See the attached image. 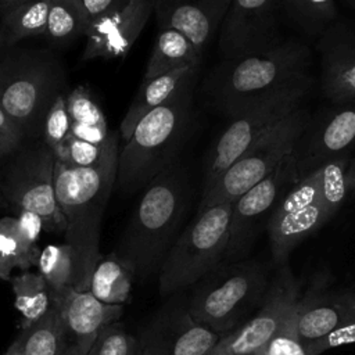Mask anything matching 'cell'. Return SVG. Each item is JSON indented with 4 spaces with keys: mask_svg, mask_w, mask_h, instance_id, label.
Wrapping results in <instances>:
<instances>
[{
    "mask_svg": "<svg viewBox=\"0 0 355 355\" xmlns=\"http://www.w3.org/2000/svg\"><path fill=\"white\" fill-rule=\"evenodd\" d=\"M329 219L319 200L298 211L270 216L266 232L273 262L279 268L286 265L291 251Z\"/></svg>",
    "mask_w": 355,
    "mask_h": 355,
    "instance_id": "21",
    "label": "cell"
},
{
    "mask_svg": "<svg viewBox=\"0 0 355 355\" xmlns=\"http://www.w3.org/2000/svg\"><path fill=\"white\" fill-rule=\"evenodd\" d=\"M351 7H354L355 8V0H345Z\"/></svg>",
    "mask_w": 355,
    "mask_h": 355,
    "instance_id": "45",
    "label": "cell"
},
{
    "mask_svg": "<svg viewBox=\"0 0 355 355\" xmlns=\"http://www.w3.org/2000/svg\"><path fill=\"white\" fill-rule=\"evenodd\" d=\"M355 147V98L333 103L316 119H311L294 154L302 176L318 169L326 161L351 153Z\"/></svg>",
    "mask_w": 355,
    "mask_h": 355,
    "instance_id": "14",
    "label": "cell"
},
{
    "mask_svg": "<svg viewBox=\"0 0 355 355\" xmlns=\"http://www.w3.org/2000/svg\"><path fill=\"white\" fill-rule=\"evenodd\" d=\"M300 297L298 280L287 265L280 266L257 312L222 336L208 355H254L291 316Z\"/></svg>",
    "mask_w": 355,
    "mask_h": 355,
    "instance_id": "12",
    "label": "cell"
},
{
    "mask_svg": "<svg viewBox=\"0 0 355 355\" xmlns=\"http://www.w3.org/2000/svg\"><path fill=\"white\" fill-rule=\"evenodd\" d=\"M26 1H29V0H0V14H3L6 11H8L10 8H14L19 4H24Z\"/></svg>",
    "mask_w": 355,
    "mask_h": 355,
    "instance_id": "44",
    "label": "cell"
},
{
    "mask_svg": "<svg viewBox=\"0 0 355 355\" xmlns=\"http://www.w3.org/2000/svg\"><path fill=\"white\" fill-rule=\"evenodd\" d=\"M301 179L294 151L279 166L232 204L229 243L223 262L244 258L262 227H266L282 197Z\"/></svg>",
    "mask_w": 355,
    "mask_h": 355,
    "instance_id": "11",
    "label": "cell"
},
{
    "mask_svg": "<svg viewBox=\"0 0 355 355\" xmlns=\"http://www.w3.org/2000/svg\"><path fill=\"white\" fill-rule=\"evenodd\" d=\"M89 355H143L140 340L112 323L98 336Z\"/></svg>",
    "mask_w": 355,
    "mask_h": 355,
    "instance_id": "35",
    "label": "cell"
},
{
    "mask_svg": "<svg viewBox=\"0 0 355 355\" xmlns=\"http://www.w3.org/2000/svg\"><path fill=\"white\" fill-rule=\"evenodd\" d=\"M50 1L51 0H29L3 12L0 18V36L3 43L12 46L25 37L46 33Z\"/></svg>",
    "mask_w": 355,
    "mask_h": 355,
    "instance_id": "27",
    "label": "cell"
},
{
    "mask_svg": "<svg viewBox=\"0 0 355 355\" xmlns=\"http://www.w3.org/2000/svg\"><path fill=\"white\" fill-rule=\"evenodd\" d=\"M293 19L309 33H323L337 18L336 0H284Z\"/></svg>",
    "mask_w": 355,
    "mask_h": 355,
    "instance_id": "33",
    "label": "cell"
},
{
    "mask_svg": "<svg viewBox=\"0 0 355 355\" xmlns=\"http://www.w3.org/2000/svg\"><path fill=\"white\" fill-rule=\"evenodd\" d=\"M3 355H25V351H24V341H22L21 333H19L18 337L11 343V345L7 348V351H6Z\"/></svg>",
    "mask_w": 355,
    "mask_h": 355,
    "instance_id": "42",
    "label": "cell"
},
{
    "mask_svg": "<svg viewBox=\"0 0 355 355\" xmlns=\"http://www.w3.org/2000/svg\"><path fill=\"white\" fill-rule=\"evenodd\" d=\"M0 205H7L6 201H4V198H3V196H1V191H0Z\"/></svg>",
    "mask_w": 355,
    "mask_h": 355,
    "instance_id": "46",
    "label": "cell"
},
{
    "mask_svg": "<svg viewBox=\"0 0 355 355\" xmlns=\"http://www.w3.org/2000/svg\"><path fill=\"white\" fill-rule=\"evenodd\" d=\"M26 140L19 126L0 108V159L17 151Z\"/></svg>",
    "mask_w": 355,
    "mask_h": 355,
    "instance_id": "39",
    "label": "cell"
},
{
    "mask_svg": "<svg viewBox=\"0 0 355 355\" xmlns=\"http://www.w3.org/2000/svg\"><path fill=\"white\" fill-rule=\"evenodd\" d=\"M154 12L153 0H128L123 6L92 21L86 31L82 58L112 60L125 55Z\"/></svg>",
    "mask_w": 355,
    "mask_h": 355,
    "instance_id": "17",
    "label": "cell"
},
{
    "mask_svg": "<svg viewBox=\"0 0 355 355\" xmlns=\"http://www.w3.org/2000/svg\"><path fill=\"white\" fill-rule=\"evenodd\" d=\"M311 119L309 112L300 107L257 140L208 190L201 193L198 212L216 204L234 202L240 196L270 175L295 150Z\"/></svg>",
    "mask_w": 355,
    "mask_h": 355,
    "instance_id": "9",
    "label": "cell"
},
{
    "mask_svg": "<svg viewBox=\"0 0 355 355\" xmlns=\"http://www.w3.org/2000/svg\"><path fill=\"white\" fill-rule=\"evenodd\" d=\"M17 223H18V229H19V233L24 237V240L29 245L37 247L36 243L40 237L42 230H44L42 219L32 212L19 211V215L17 216Z\"/></svg>",
    "mask_w": 355,
    "mask_h": 355,
    "instance_id": "40",
    "label": "cell"
},
{
    "mask_svg": "<svg viewBox=\"0 0 355 355\" xmlns=\"http://www.w3.org/2000/svg\"><path fill=\"white\" fill-rule=\"evenodd\" d=\"M4 43H3V40H1V36H0V54H1V46H3ZM1 57V55H0Z\"/></svg>",
    "mask_w": 355,
    "mask_h": 355,
    "instance_id": "47",
    "label": "cell"
},
{
    "mask_svg": "<svg viewBox=\"0 0 355 355\" xmlns=\"http://www.w3.org/2000/svg\"><path fill=\"white\" fill-rule=\"evenodd\" d=\"M53 298L50 311L32 326L21 330L25 355H61L62 352L61 311L54 295Z\"/></svg>",
    "mask_w": 355,
    "mask_h": 355,
    "instance_id": "29",
    "label": "cell"
},
{
    "mask_svg": "<svg viewBox=\"0 0 355 355\" xmlns=\"http://www.w3.org/2000/svg\"><path fill=\"white\" fill-rule=\"evenodd\" d=\"M14 305L21 313V330L42 319L53 306V291L40 273L24 270L10 279Z\"/></svg>",
    "mask_w": 355,
    "mask_h": 355,
    "instance_id": "25",
    "label": "cell"
},
{
    "mask_svg": "<svg viewBox=\"0 0 355 355\" xmlns=\"http://www.w3.org/2000/svg\"><path fill=\"white\" fill-rule=\"evenodd\" d=\"M279 0H232L219 28L223 60L269 49L280 37Z\"/></svg>",
    "mask_w": 355,
    "mask_h": 355,
    "instance_id": "13",
    "label": "cell"
},
{
    "mask_svg": "<svg viewBox=\"0 0 355 355\" xmlns=\"http://www.w3.org/2000/svg\"><path fill=\"white\" fill-rule=\"evenodd\" d=\"M105 144H96L72 135H68L62 144L53 153L57 162L71 166H90L100 161L104 154Z\"/></svg>",
    "mask_w": 355,
    "mask_h": 355,
    "instance_id": "34",
    "label": "cell"
},
{
    "mask_svg": "<svg viewBox=\"0 0 355 355\" xmlns=\"http://www.w3.org/2000/svg\"><path fill=\"white\" fill-rule=\"evenodd\" d=\"M220 334L196 320L189 308L159 315L139 338L143 355H208Z\"/></svg>",
    "mask_w": 355,
    "mask_h": 355,
    "instance_id": "16",
    "label": "cell"
},
{
    "mask_svg": "<svg viewBox=\"0 0 355 355\" xmlns=\"http://www.w3.org/2000/svg\"><path fill=\"white\" fill-rule=\"evenodd\" d=\"M312 86L313 80L295 85L268 96L230 116L229 125L220 133L208 155L202 191L208 190L212 183L257 140L298 110Z\"/></svg>",
    "mask_w": 355,
    "mask_h": 355,
    "instance_id": "10",
    "label": "cell"
},
{
    "mask_svg": "<svg viewBox=\"0 0 355 355\" xmlns=\"http://www.w3.org/2000/svg\"><path fill=\"white\" fill-rule=\"evenodd\" d=\"M232 0H153L158 28L182 32L202 55L223 22Z\"/></svg>",
    "mask_w": 355,
    "mask_h": 355,
    "instance_id": "19",
    "label": "cell"
},
{
    "mask_svg": "<svg viewBox=\"0 0 355 355\" xmlns=\"http://www.w3.org/2000/svg\"><path fill=\"white\" fill-rule=\"evenodd\" d=\"M351 153L337 155L318 168L319 173V201L329 218H331L349 196L348 165Z\"/></svg>",
    "mask_w": 355,
    "mask_h": 355,
    "instance_id": "30",
    "label": "cell"
},
{
    "mask_svg": "<svg viewBox=\"0 0 355 355\" xmlns=\"http://www.w3.org/2000/svg\"><path fill=\"white\" fill-rule=\"evenodd\" d=\"M347 179H348L349 196H355V154H354V157L349 161L348 172H347Z\"/></svg>",
    "mask_w": 355,
    "mask_h": 355,
    "instance_id": "43",
    "label": "cell"
},
{
    "mask_svg": "<svg viewBox=\"0 0 355 355\" xmlns=\"http://www.w3.org/2000/svg\"><path fill=\"white\" fill-rule=\"evenodd\" d=\"M202 55L179 31L159 28L143 79H151L182 68H200Z\"/></svg>",
    "mask_w": 355,
    "mask_h": 355,
    "instance_id": "23",
    "label": "cell"
},
{
    "mask_svg": "<svg viewBox=\"0 0 355 355\" xmlns=\"http://www.w3.org/2000/svg\"><path fill=\"white\" fill-rule=\"evenodd\" d=\"M354 316L355 291L329 293L309 287L295 306L297 333L305 348Z\"/></svg>",
    "mask_w": 355,
    "mask_h": 355,
    "instance_id": "20",
    "label": "cell"
},
{
    "mask_svg": "<svg viewBox=\"0 0 355 355\" xmlns=\"http://www.w3.org/2000/svg\"><path fill=\"white\" fill-rule=\"evenodd\" d=\"M269 283L258 261L222 262L198 282L187 308L196 320L225 336L261 306Z\"/></svg>",
    "mask_w": 355,
    "mask_h": 355,
    "instance_id": "5",
    "label": "cell"
},
{
    "mask_svg": "<svg viewBox=\"0 0 355 355\" xmlns=\"http://www.w3.org/2000/svg\"><path fill=\"white\" fill-rule=\"evenodd\" d=\"M89 19L80 0H51L46 35L54 42L64 43L85 36Z\"/></svg>",
    "mask_w": 355,
    "mask_h": 355,
    "instance_id": "31",
    "label": "cell"
},
{
    "mask_svg": "<svg viewBox=\"0 0 355 355\" xmlns=\"http://www.w3.org/2000/svg\"><path fill=\"white\" fill-rule=\"evenodd\" d=\"M320 90L331 103L355 98V29L331 24L318 42Z\"/></svg>",
    "mask_w": 355,
    "mask_h": 355,
    "instance_id": "18",
    "label": "cell"
},
{
    "mask_svg": "<svg viewBox=\"0 0 355 355\" xmlns=\"http://www.w3.org/2000/svg\"><path fill=\"white\" fill-rule=\"evenodd\" d=\"M133 277L132 268L116 252H112L97 262L89 291L104 304L123 305L130 300Z\"/></svg>",
    "mask_w": 355,
    "mask_h": 355,
    "instance_id": "24",
    "label": "cell"
},
{
    "mask_svg": "<svg viewBox=\"0 0 355 355\" xmlns=\"http://www.w3.org/2000/svg\"><path fill=\"white\" fill-rule=\"evenodd\" d=\"M355 343V316L333 331H330L327 336L311 343L309 345L305 347L306 355H322L323 352L337 348L341 345L347 344H354Z\"/></svg>",
    "mask_w": 355,
    "mask_h": 355,
    "instance_id": "38",
    "label": "cell"
},
{
    "mask_svg": "<svg viewBox=\"0 0 355 355\" xmlns=\"http://www.w3.org/2000/svg\"><path fill=\"white\" fill-rule=\"evenodd\" d=\"M67 110L71 118L69 135L96 144L107 141L111 130L105 115L86 87L78 86L67 96Z\"/></svg>",
    "mask_w": 355,
    "mask_h": 355,
    "instance_id": "26",
    "label": "cell"
},
{
    "mask_svg": "<svg viewBox=\"0 0 355 355\" xmlns=\"http://www.w3.org/2000/svg\"><path fill=\"white\" fill-rule=\"evenodd\" d=\"M61 311V355H89L98 336L123 313V305H108L90 291L67 288L53 294Z\"/></svg>",
    "mask_w": 355,
    "mask_h": 355,
    "instance_id": "15",
    "label": "cell"
},
{
    "mask_svg": "<svg viewBox=\"0 0 355 355\" xmlns=\"http://www.w3.org/2000/svg\"><path fill=\"white\" fill-rule=\"evenodd\" d=\"M254 355H306L298 337L295 323V309L280 329Z\"/></svg>",
    "mask_w": 355,
    "mask_h": 355,
    "instance_id": "36",
    "label": "cell"
},
{
    "mask_svg": "<svg viewBox=\"0 0 355 355\" xmlns=\"http://www.w3.org/2000/svg\"><path fill=\"white\" fill-rule=\"evenodd\" d=\"M196 76L159 107L146 114L119 151L116 186L125 194L143 189L175 162L191 123Z\"/></svg>",
    "mask_w": 355,
    "mask_h": 355,
    "instance_id": "4",
    "label": "cell"
},
{
    "mask_svg": "<svg viewBox=\"0 0 355 355\" xmlns=\"http://www.w3.org/2000/svg\"><path fill=\"white\" fill-rule=\"evenodd\" d=\"M71 130V118L67 110V96L62 93L55 98L46 115L43 125V141L54 153L67 139Z\"/></svg>",
    "mask_w": 355,
    "mask_h": 355,
    "instance_id": "37",
    "label": "cell"
},
{
    "mask_svg": "<svg viewBox=\"0 0 355 355\" xmlns=\"http://www.w3.org/2000/svg\"><path fill=\"white\" fill-rule=\"evenodd\" d=\"M232 204H216L197 212L178 236L159 269L162 294L198 283L225 261Z\"/></svg>",
    "mask_w": 355,
    "mask_h": 355,
    "instance_id": "7",
    "label": "cell"
},
{
    "mask_svg": "<svg viewBox=\"0 0 355 355\" xmlns=\"http://www.w3.org/2000/svg\"><path fill=\"white\" fill-rule=\"evenodd\" d=\"M118 135L110 132L100 161L90 166H71L55 161L54 190L57 204L67 220L65 243L72 248L78 291H89L100 254L101 219L116 183Z\"/></svg>",
    "mask_w": 355,
    "mask_h": 355,
    "instance_id": "1",
    "label": "cell"
},
{
    "mask_svg": "<svg viewBox=\"0 0 355 355\" xmlns=\"http://www.w3.org/2000/svg\"><path fill=\"white\" fill-rule=\"evenodd\" d=\"M40 251L29 245L19 233L17 218L0 219V279L10 280L12 269L28 270L37 265Z\"/></svg>",
    "mask_w": 355,
    "mask_h": 355,
    "instance_id": "28",
    "label": "cell"
},
{
    "mask_svg": "<svg viewBox=\"0 0 355 355\" xmlns=\"http://www.w3.org/2000/svg\"><path fill=\"white\" fill-rule=\"evenodd\" d=\"M61 68L50 54L18 50L0 57V108L28 137L43 133L47 112L61 94Z\"/></svg>",
    "mask_w": 355,
    "mask_h": 355,
    "instance_id": "6",
    "label": "cell"
},
{
    "mask_svg": "<svg viewBox=\"0 0 355 355\" xmlns=\"http://www.w3.org/2000/svg\"><path fill=\"white\" fill-rule=\"evenodd\" d=\"M198 69L200 68H182L151 79H143L133 101L130 103L121 122V139L126 143L140 119L150 111L164 104L182 83H184L189 78L197 75Z\"/></svg>",
    "mask_w": 355,
    "mask_h": 355,
    "instance_id": "22",
    "label": "cell"
},
{
    "mask_svg": "<svg viewBox=\"0 0 355 355\" xmlns=\"http://www.w3.org/2000/svg\"><path fill=\"white\" fill-rule=\"evenodd\" d=\"M83 4V8L86 11L89 24L115 8L123 6L128 0H80Z\"/></svg>",
    "mask_w": 355,
    "mask_h": 355,
    "instance_id": "41",
    "label": "cell"
},
{
    "mask_svg": "<svg viewBox=\"0 0 355 355\" xmlns=\"http://www.w3.org/2000/svg\"><path fill=\"white\" fill-rule=\"evenodd\" d=\"M55 158L43 143L22 144L0 159V191L7 205L37 215L44 230L65 233L67 220L54 190Z\"/></svg>",
    "mask_w": 355,
    "mask_h": 355,
    "instance_id": "8",
    "label": "cell"
},
{
    "mask_svg": "<svg viewBox=\"0 0 355 355\" xmlns=\"http://www.w3.org/2000/svg\"><path fill=\"white\" fill-rule=\"evenodd\" d=\"M312 53L297 39H283L275 46L223 60L211 73L207 90L229 118L254 103L300 83L313 80Z\"/></svg>",
    "mask_w": 355,
    "mask_h": 355,
    "instance_id": "3",
    "label": "cell"
},
{
    "mask_svg": "<svg viewBox=\"0 0 355 355\" xmlns=\"http://www.w3.org/2000/svg\"><path fill=\"white\" fill-rule=\"evenodd\" d=\"M36 266L53 294H60L67 288H73L75 261L72 248L67 243L46 245L40 251Z\"/></svg>",
    "mask_w": 355,
    "mask_h": 355,
    "instance_id": "32",
    "label": "cell"
},
{
    "mask_svg": "<svg viewBox=\"0 0 355 355\" xmlns=\"http://www.w3.org/2000/svg\"><path fill=\"white\" fill-rule=\"evenodd\" d=\"M190 200V176L178 161L143 187L115 251L132 268L135 277L144 279L162 265L180 234Z\"/></svg>",
    "mask_w": 355,
    "mask_h": 355,
    "instance_id": "2",
    "label": "cell"
}]
</instances>
